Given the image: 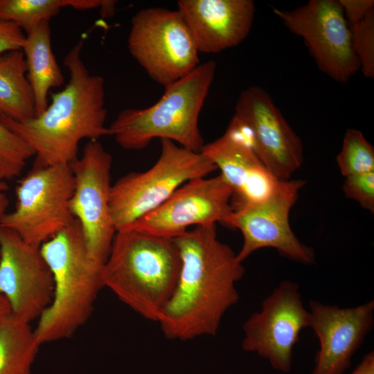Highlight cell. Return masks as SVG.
<instances>
[{
    "mask_svg": "<svg viewBox=\"0 0 374 374\" xmlns=\"http://www.w3.org/2000/svg\"><path fill=\"white\" fill-rule=\"evenodd\" d=\"M40 250L54 280L51 303L34 328L41 346L73 336L90 317L103 285V265L89 255L76 218L44 242Z\"/></svg>",
    "mask_w": 374,
    "mask_h": 374,
    "instance_id": "obj_4",
    "label": "cell"
},
{
    "mask_svg": "<svg viewBox=\"0 0 374 374\" xmlns=\"http://www.w3.org/2000/svg\"><path fill=\"white\" fill-rule=\"evenodd\" d=\"M12 314L7 299L0 293V326Z\"/></svg>",
    "mask_w": 374,
    "mask_h": 374,
    "instance_id": "obj_31",
    "label": "cell"
},
{
    "mask_svg": "<svg viewBox=\"0 0 374 374\" xmlns=\"http://www.w3.org/2000/svg\"><path fill=\"white\" fill-rule=\"evenodd\" d=\"M39 346L30 323L11 314L0 326V374H30Z\"/></svg>",
    "mask_w": 374,
    "mask_h": 374,
    "instance_id": "obj_21",
    "label": "cell"
},
{
    "mask_svg": "<svg viewBox=\"0 0 374 374\" xmlns=\"http://www.w3.org/2000/svg\"><path fill=\"white\" fill-rule=\"evenodd\" d=\"M217 64L200 63L190 73L165 87L161 98L146 108H125L109 127L122 148H145L154 139L170 140L200 152L204 145L198 121L213 82Z\"/></svg>",
    "mask_w": 374,
    "mask_h": 374,
    "instance_id": "obj_5",
    "label": "cell"
},
{
    "mask_svg": "<svg viewBox=\"0 0 374 374\" xmlns=\"http://www.w3.org/2000/svg\"><path fill=\"white\" fill-rule=\"evenodd\" d=\"M127 48L148 76L164 87L200 64L199 53L177 10H139L131 19Z\"/></svg>",
    "mask_w": 374,
    "mask_h": 374,
    "instance_id": "obj_8",
    "label": "cell"
},
{
    "mask_svg": "<svg viewBox=\"0 0 374 374\" xmlns=\"http://www.w3.org/2000/svg\"><path fill=\"white\" fill-rule=\"evenodd\" d=\"M272 10L290 32L303 39L319 69L330 78L344 83L360 69L339 0H310L292 10Z\"/></svg>",
    "mask_w": 374,
    "mask_h": 374,
    "instance_id": "obj_9",
    "label": "cell"
},
{
    "mask_svg": "<svg viewBox=\"0 0 374 374\" xmlns=\"http://www.w3.org/2000/svg\"><path fill=\"white\" fill-rule=\"evenodd\" d=\"M200 152L220 170V175L231 188L233 209L265 201L281 181L265 168L249 144L227 130L204 144Z\"/></svg>",
    "mask_w": 374,
    "mask_h": 374,
    "instance_id": "obj_18",
    "label": "cell"
},
{
    "mask_svg": "<svg viewBox=\"0 0 374 374\" xmlns=\"http://www.w3.org/2000/svg\"><path fill=\"white\" fill-rule=\"evenodd\" d=\"M26 35L17 24L0 21V55L10 51H21Z\"/></svg>",
    "mask_w": 374,
    "mask_h": 374,
    "instance_id": "obj_27",
    "label": "cell"
},
{
    "mask_svg": "<svg viewBox=\"0 0 374 374\" xmlns=\"http://www.w3.org/2000/svg\"><path fill=\"white\" fill-rule=\"evenodd\" d=\"M105 0H0V21L15 23L26 33L57 15L64 7L88 10L101 7Z\"/></svg>",
    "mask_w": 374,
    "mask_h": 374,
    "instance_id": "obj_22",
    "label": "cell"
},
{
    "mask_svg": "<svg viewBox=\"0 0 374 374\" xmlns=\"http://www.w3.org/2000/svg\"><path fill=\"white\" fill-rule=\"evenodd\" d=\"M342 190L346 197L355 200L373 213L374 171L345 177Z\"/></svg>",
    "mask_w": 374,
    "mask_h": 374,
    "instance_id": "obj_26",
    "label": "cell"
},
{
    "mask_svg": "<svg viewBox=\"0 0 374 374\" xmlns=\"http://www.w3.org/2000/svg\"><path fill=\"white\" fill-rule=\"evenodd\" d=\"M8 186L0 175V219L6 213L9 205V199L6 194Z\"/></svg>",
    "mask_w": 374,
    "mask_h": 374,
    "instance_id": "obj_30",
    "label": "cell"
},
{
    "mask_svg": "<svg viewBox=\"0 0 374 374\" xmlns=\"http://www.w3.org/2000/svg\"><path fill=\"white\" fill-rule=\"evenodd\" d=\"M34 150L0 121V175L12 179L22 172Z\"/></svg>",
    "mask_w": 374,
    "mask_h": 374,
    "instance_id": "obj_24",
    "label": "cell"
},
{
    "mask_svg": "<svg viewBox=\"0 0 374 374\" xmlns=\"http://www.w3.org/2000/svg\"><path fill=\"white\" fill-rule=\"evenodd\" d=\"M174 241L179 274L157 322L169 339L214 336L225 312L239 300L235 283L244 267L233 250L217 239L215 225L195 226Z\"/></svg>",
    "mask_w": 374,
    "mask_h": 374,
    "instance_id": "obj_1",
    "label": "cell"
},
{
    "mask_svg": "<svg viewBox=\"0 0 374 374\" xmlns=\"http://www.w3.org/2000/svg\"><path fill=\"white\" fill-rule=\"evenodd\" d=\"M112 157L98 141L69 166L75 186L69 207L82 227L91 257L103 265L116 233L110 209Z\"/></svg>",
    "mask_w": 374,
    "mask_h": 374,
    "instance_id": "obj_11",
    "label": "cell"
},
{
    "mask_svg": "<svg viewBox=\"0 0 374 374\" xmlns=\"http://www.w3.org/2000/svg\"><path fill=\"white\" fill-rule=\"evenodd\" d=\"M161 144L160 156L150 169L125 175L112 185L109 204L116 231L156 209L184 184L217 169L200 152L167 139Z\"/></svg>",
    "mask_w": 374,
    "mask_h": 374,
    "instance_id": "obj_6",
    "label": "cell"
},
{
    "mask_svg": "<svg viewBox=\"0 0 374 374\" xmlns=\"http://www.w3.org/2000/svg\"><path fill=\"white\" fill-rule=\"evenodd\" d=\"M350 374H374V353L366 354L359 364Z\"/></svg>",
    "mask_w": 374,
    "mask_h": 374,
    "instance_id": "obj_29",
    "label": "cell"
},
{
    "mask_svg": "<svg viewBox=\"0 0 374 374\" xmlns=\"http://www.w3.org/2000/svg\"><path fill=\"white\" fill-rule=\"evenodd\" d=\"M305 184L301 179L282 180L265 201L233 209L225 226L240 230L242 235V246L236 253L238 261L242 262L259 249L270 247L297 262L305 265L315 262L314 249L297 238L289 220L290 211Z\"/></svg>",
    "mask_w": 374,
    "mask_h": 374,
    "instance_id": "obj_10",
    "label": "cell"
},
{
    "mask_svg": "<svg viewBox=\"0 0 374 374\" xmlns=\"http://www.w3.org/2000/svg\"><path fill=\"white\" fill-rule=\"evenodd\" d=\"M353 50L363 75L374 77V8L361 21L348 25Z\"/></svg>",
    "mask_w": 374,
    "mask_h": 374,
    "instance_id": "obj_25",
    "label": "cell"
},
{
    "mask_svg": "<svg viewBox=\"0 0 374 374\" xmlns=\"http://www.w3.org/2000/svg\"><path fill=\"white\" fill-rule=\"evenodd\" d=\"M348 25L355 24L364 18L374 8L373 0H339Z\"/></svg>",
    "mask_w": 374,
    "mask_h": 374,
    "instance_id": "obj_28",
    "label": "cell"
},
{
    "mask_svg": "<svg viewBox=\"0 0 374 374\" xmlns=\"http://www.w3.org/2000/svg\"><path fill=\"white\" fill-rule=\"evenodd\" d=\"M232 197L231 188L220 175L193 179L124 229L174 239L193 225H225L233 211Z\"/></svg>",
    "mask_w": 374,
    "mask_h": 374,
    "instance_id": "obj_13",
    "label": "cell"
},
{
    "mask_svg": "<svg viewBox=\"0 0 374 374\" xmlns=\"http://www.w3.org/2000/svg\"><path fill=\"white\" fill-rule=\"evenodd\" d=\"M235 114L251 128L254 152L265 168L289 180L303 164V146L270 95L260 87H249L238 96Z\"/></svg>",
    "mask_w": 374,
    "mask_h": 374,
    "instance_id": "obj_15",
    "label": "cell"
},
{
    "mask_svg": "<svg viewBox=\"0 0 374 374\" xmlns=\"http://www.w3.org/2000/svg\"><path fill=\"white\" fill-rule=\"evenodd\" d=\"M310 314L302 301L299 285L281 281L243 325L242 349L256 352L278 371L288 373L292 350L301 331L310 327Z\"/></svg>",
    "mask_w": 374,
    "mask_h": 374,
    "instance_id": "obj_12",
    "label": "cell"
},
{
    "mask_svg": "<svg viewBox=\"0 0 374 374\" xmlns=\"http://www.w3.org/2000/svg\"><path fill=\"white\" fill-rule=\"evenodd\" d=\"M310 325L319 341L312 374H342L372 329L374 301L341 308L311 300Z\"/></svg>",
    "mask_w": 374,
    "mask_h": 374,
    "instance_id": "obj_16",
    "label": "cell"
},
{
    "mask_svg": "<svg viewBox=\"0 0 374 374\" xmlns=\"http://www.w3.org/2000/svg\"><path fill=\"white\" fill-rule=\"evenodd\" d=\"M22 51L0 55V118L24 122L36 116L33 92Z\"/></svg>",
    "mask_w": 374,
    "mask_h": 374,
    "instance_id": "obj_20",
    "label": "cell"
},
{
    "mask_svg": "<svg viewBox=\"0 0 374 374\" xmlns=\"http://www.w3.org/2000/svg\"><path fill=\"white\" fill-rule=\"evenodd\" d=\"M337 163L344 177L373 172L374 147L361 131L349 128L345 132Z\"/></svg>",
    "mask_w": 374,
    "mask_h": 374,
    "instance_id": "obj_23",
    "label": "cell"
},
{
    "mask_svg": "<svg viewBox=\"0 0 374 374\" xmlns=\"http://www.w3.org/2000/svg\"><path fill=\"white\" fill-rule=\"evenodd\" d=\"M80 39L64 57L69 79L64 88L51 93V103L40 115L24 122L0 118L35 152L40 166L70 165L78 159L82 139L98 141L111 136L105 126V80L91 75L81 58Z\"/></svg>",
    "mask_w": 374,
    "mask_h": 374,
    "instance_id": "obj_2",
    "label": "cell"
},
{
    "mask_svg": "<svg viewBox=\"0 0 374 374\" xmlns=\"http://www.w3.org/2000/svg\"><path fill=\"white\" fill-rule=\"evenodd\" d=\"M74 186L69 165L35 164L19 180L15 209L0 219V226L40 247L74 221L69 207Z\"/></svg>",
    "mask_w": 374,
    "mask_h": 374,
    "instance_id": "obj_7",
    "label": "cell"
},
{
    "mask_svg": "<svg viewBox=\"0 0 374 374\" xmlns=\"http://www.w3.org/2000/svg\"><path fill=\"white\" fill-rule=\"evenodd\" d=\"M53 290V276L40 247L0 226V293L12 314L29 323L39 319L51 304Z\"/></svg>",
    "mask_w": 374,
    "mask_h": 374,
    "instance_id": "obj_14",
    "label": "cell"
},
{
    "mask_svg": "<svg viewBox=\"0 0 374 374\" xmlns=\"http://www.w3.org/2000/svg\"><path fill=\"white\" fill-rule=\"evenodd\" d=\"M21 51L26 60V75L33 92L37 116L48 105V94L51 89L60 87L64 82L52 51L49 21H42L26 33Z\"/></svg>",
    "mask_w": 374,
    "mask_h": 374,
    "instance_id": "obj_19",
    "label": "cell"
},
{
    "mask_svg": "<svg viewBox=\"0 0 374 374\" xmlns=\"http://www.w3.org/2000/svg\"><path fill=\"white\" fill-rule=\"evenodd\" d=\"M177 12L199 53H217L239 45L255 16L252 0H179Z\"/></svg>",
    "mask_w": 374,
    "mask_h": 374,
    "instance_id": "obj_17",
    "label": "cell"
},
{
    "mask_svg": "<svg viewBox=\"0 0 374 374\" xmlns=\"http://www.w3.org/2000/svg\"><path fill=\"white\" fill-rule=\"evenodd\" d=\"M180 267L174 239L123 229L114 235L101 278L103 287L141 317L157 322Z\"/></svg>",
    "mask_w": 374,
    "mask_h": 374,
    "instance_id": "obj_3",
    "label": "cell"
}]
</instances>
